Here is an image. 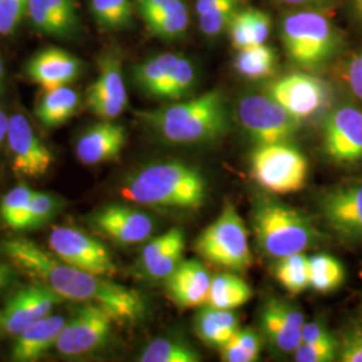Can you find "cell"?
I'll return each mask as SVG.
<instances>
[{
  "label": "cell",
  "instance_id": "6da1fadb",
  "mask_svg": "<svg viewBox=\"0 0 362 362\" xmlns=\"http://www.w3.org/2000/svg\"><path fill=\"white\" fill-rule=\"evenodd\" d=\"M0 250L19 270L50 287L58 296L101 306L116 322H134L146 311L143 296L137 290L67 264L28 239L4 240Z\"/></svg>",
  "mask_w": 362,
  "mask_h": 362
},
{
  "label": "cell",
  "instance_id": "7a4b0ae2",
  "mask_svg": "<svg viewBox=\"0 0 362 362\" xmlns=\"http://www.w3.org/2000/svg\"><path fill=\"white\" fill-rule=\"evenodd\" d=\"M137 116L156 137L175 146L216 143L231 130V113L219 89L140 112Z\"/></svg>",
  "mask_w": 362,
  "mask_h": 362
},
{
  "label": "cell",
  "instance_id": "3957f363",
  "mask_svg": "<svg viewBox=\"0 0 362 362\" xmlns=\"http://www.w3.org/2000/svg\"><path fill=\"white\" fill-rule=\"evenodd\" d=\"M121 194L134 204L188 214L204 206L208 184L196 167L181 161H161L129 176Z\"/></svg>",
  "mask_w": 362,
  "mask_h": 362
},
{
  "label": "cell",
  "instance_id": "277c9868",
  "mask_svg": "<svg viewBox=\"0 0 362 362\" xmlns=\"http://www.w3.org/2000/svg\"><path fill=\"white\" fill-rule=\"evenodd\" d=\"M251 224L257 245L269 258L302 254L322 240L308 215L272 197H259L255 202Z\"/></svg>",
  "mask_w": 362,
  "mask_h": 362
},
{
  "label": "cell",
  "instance_id": "5b68a950",
  "mask_svg": "<svg viewBox=\"0 0 362 362\" xmlns=\"http://www.w3.org/2000/svg\"><path fill=\"white\" fill-rule=\"evenodd\" d=\"M194 250L208 263L238 274L248 270L254 262L246 223L230 203L197 236Z\"/></svg>",
  "mask_w": 362,
  "mask_h": 362
},
{
  "label": "cell",
  "instance_id": "8992f818",
  "mask_svg": "<svg viewBox=\"0 0 362 362\" xmlns=\"http://www.w3.org/2000/svg\"><path fill=\"white\" fill-rule=\"evenodd\" d=\"M281 39L291 62L305 69L324 65L338 45L336 30L324 13L302 10L286 15Z\"/></svg>",
  "mask_w": 362,
  "mask_h": 362
},
{
  "label": "cell",
  "instance_id": "52a82bcc",
  "mask_svg": "<svg viewBox=\"0 0 362 362\" xmlns=\"http://www.w3.org/2000/svg\"><path fill=\"white\" fill-rule=\"evenodd\" d=\"M251 176L267 194L300 191L309 176V161L293 144L258 145L250 157Z\"/></svg>",
  "mask_w": 362,
  "mask_h": 362
},
{
  "label": "cell",
  "instance_id": "ba28073f",
  "mask_svg": "<svg viewBox=\"0 0 362 362\" xmlns=\"http://www.w3.org/2000/svg\"><path fill=\"white\" fill-rule=\"evenodd\" d=\"M132 77L148 97L176 103L194 91L197 70L185 55L163 52L133 66Z\"/></svg>",
  "mask_w": 362,
  "mask_h": 362
},
{
  "label": "cell",
  "instance_id": "9c48e42d",
  "mask_svg": "<svg viewBox=\"0 0 362 362\" xmlns=\"http://www.w3.org/2000/svg\"><path fill=\"white\" fill-rule=\"evenodd\" d=\"M238 119L255 146L291 144L302 124L267 94L245 95L238 105Z\"/></svg>",
  "mask_w": 362,
  "mask_h": 362
},
{
  "label": "cell",
  "instance_id": "30bf717a",
  "mask_svg": "<svg viewBox=\"0 0 362 362\" xmlns=\"http://www.w3.org/2000/svg\"><path fill=\"white\" fill-rule=\"evenodd\" d=\"M264 94L300 122L320 115L332 100L327 82L308 73H291L278 78L264 88Z\"/></svg>",
  "mask_w": 362,
  "mask_h": 362
},
{
  "label": "cell",
  "instance_id": "8fae6325",
  "mask_svg": "<svg viewBox=\"0 0 362 362\" xmlns=\"http://www.w3.org/2000/svg\"><path fill=\"white\" fill-rule=\"evenodd\" d=\"M49 247L57 258L81 270L109 276L117 267L109 250L98 239L74 227L58 226L49 233Z\"/></svg>",
  "mask_w": 362,
  "mask_h": 362
},
{
  "label": "cell",
  "instance_id": "7c38bea8",
  "mask_svg": "<svg viewBox=\"0 0 362 362\" xmlns=\"http://www.w3.org/2000/svg\"><path fill=\"white\" fill-rule=\"evenodd\" d=\"M115 322V318L101 306L82 303L74 317L66 322L54 348L67 357L90 354L107 342Z\"/></svg>",
  "mask_w": 362,
  "mask_h": 362
},
{
  "label": "cell",
  "instance_id": "4fadbf2b",
  "mask_svg": "<svg viewBox=\"0 0 362 362\" xmlns=\"http://www.w3.org/2000/svg\"><path fill=\"white\" fill-rule=\"evenodd\" d=\"M325 224L345 242L362 243V180L333 187L320 196Z\"/></svg>",
  "mask_w": 362,
  "mask_h": 362
},
{
  "label": "cell",
  "instance_id": "5bb4252c",
  "mask_svg": "<svg viewBox=\"0 0 362 362\" xmlns=\"http://www.w3.org/2000/svg\"><path fill=\"white\" fill-rule=\"evenodd\" d=\"M324 155L338 165L362 161V110L351 105L339 106L326 117L322 128Z\"/></svg>",
  "mask_w": 362,
  "mask_h": 362
},
{
  "label": "cell",
  "instance_id": "9a60e30c",
  "mask_svg": "<svg viewBox=\"0 0 362 362\" xmlns=\"http://www.w3.org/2000/svg\"><path fill=\"white\" fill-rule=\"evenodd\" d=\"M6 141L11 153L13 172L18 176L38 179L52 168V149L39 139L25 115L16 113L10 117Z\"/></svg>",
  "mask_w": 362,
  "mask_h": 362
},
{
  "label": "cell",
  "instance_id": "2e32d148",
  "mask_svg": "<svg viewBox=\"0 0 362 362\" xmlns=\"http://www.w3.org/2000/svg\"><path fill=\"white\" fill-rule=\"evenodd\" d=\"M98 65L100 73L88 89L86 104L95 116L104 121H113L127 110L129 104L119 52H105Z\"/></svg>",
  "mask_w": 362,
  "mask_h": 362
},
{
  "label": "cell",
  "instance_id": "e0dca14e",
  "mask_svg": "<svg viewBox=\"0 0 362 362\" xmlns=\"http://www.w3.org/2000/svg\"><path fill=\"white\" fill-rule=\"evenodd\" d=\"M62 300L65 299L43 284L23 287L7 300L0 327L10 336H18L28 325L50 315Z\"/></svg>",
  "mask_w": 362,
  "mask_h": 362
},
{
  "label": "cell",
  "instance_id": "ac0fdd59",
  "mask_svg": "<svg viewBox=\"0 0 362 362\" xmlns=\"http://www.w3.org/2000/svg\"><path fill=\"white\" fill-rule=\"evenodd\" d=\"M305 314L282 299H270L260 311V329L272 349L281 354H294L302 342Z\"/></svg>",
  "mask_w": 362,
  "mask_h": 362
},
{
  "label": "cell",
  "instance_id": "d6986e66",
  "mask_svg": "<svg viewBox=\"0 0 362 362\" xmlns=\"http://www.w3.org/2000/svg\"><path fill=\"white\" fill-rule=\"evenodd\" d=\"M91 220L100 233L122 246L146 242L155 231V220L151 215L124 204L101 208Z\"/></svg>",
  "mask_w": 362,
  "mask_h": 362
},
{
  "label": "cell",
  "instance_id": "ffe728a7",
  "mask_svg": "<svg viewBox=\"0 0 362 362\" xmlns=\"http://www.w3.org/2000/svg\"><path fill=\"white\" fill-rule=\"evenodd\" d=\"M82 69V61L71 52L49 47L37 52L27 62L26 74L43 90H50L77 81Z\"/></svg>",
  "mask_w": 362,
  "mask_h": 362
},
{
  "label": "cell",
  "instance_id": "44dd1931",
  "mask_svg": "<svg viewBox=\"0 0 362 362\" xmlns=\"http://www.w3.org/2000/svg\"><path fill=\"white\" fill-rule=\"evenodd\" d=\"M26 19L40 35L70 38L79 28L77 0H28Z\"/></svg>",
  "mask_w": 362,
  "mask_h": 362
},
{
  "label": "cell",
  "instance_id": "7402d4cb",
  "mask_svg": "<svg viewBox=\"0 0 362 362\" xmlns=\"http://www.w3.org/2000/svg\"><path fill=\"white\" fill-rule=\"evenodd\" d=\"M212 276L199 259L182 260L165 281L169 299L180 309H199L207 303Z\"/></svg>",
  "mask_w": 362,
  "mask_h": 362
},
{
  "label": "cell",
  "instance_id": "603a6c76",
  "mask_svg": "<svg viewBox=\"0 0 362 362\" xmlns=\"http://www.w3.org/2000/svg\"><path fill=\"white\" fill-rule=\"evenodd\" d=\"M127 144V130L113 121H104L85 130L76 145V155L83 165H98L116 160Z\"/></svg>",
  "mask_w": 362,
  "mask_h": 362
},
{
  "label": "cell",
  "instance_id": "cb8c5ba5",
  "mask_svg": "<svg viewBox=\"0 0 362 362\" xmlns=\"http://www.w3.org/2000/svg\"><path fill=\"white\" fill-rule=\"evenodd\" d=\"M67 321L62 315L50 314L34 324L28 325L18 336H15L11 358L16 362L37 361L47 350L55 346V342Z\"/></svg>",
  "mask_w": 362,
  "mask_h": 362
},
{
  "label": "cell",
  "instance_id": "d4e9b609",
  "mask_svg": "<svg viewBox=\"0 0 362 362\" xmlns=\"http://www.w3.org/2000/svg\"><path fill=\"white\" fill-rule=\"evenodd\" d=\"M240 329V320L233 310L216 309L204 305L194 318V334L211 348L220 349Z\"/></svg>",
  "mask_w": 362,
  "mask_h": 362
},
{
  "label": "cell",
  "instance_id": "484cf974",
  "mask_svg": "<svg viewBox=\"0 0 362 362\" xmlns=\"http://www.w3.org/2000/svg\"><path fill=\"white\" fill-rule=\"evenodd\" d=\"M81 106V97L77 90L67 86H59L43 90L35 106V116L47 128H57L66 124L74 116Z\"/></svg>",
  "mask_w": 362,
  "mask_h": 362
},
{
  "label": "cell",
  "instance_id": "4316f807",
  "mask_svg": "<svg viewBox=\"0 0 362 362\" xmlns=\"http://www.w3.org/2000/svg\"><path fill=\"white\" fill-rule=\"evenodd\" d=\"M228 33L236 50L266 43L272 33V16L259 8L242 7L233 16Z\"/></svg>",
  "mask_w": 362,
  "mask_h": 362
},
{
  "label": "cell",
  "instance_id": "83f0119b",
  "mask_svg": "<svg viewBox=\"0 0 362 362\" xmlns=\"http://www.w3.org/2000/svg\"><path fill=\"white\" fill-rule=\"evenodd\" d=\"M141 19L152 35L163 40H177L188 31L189 10L185 0H169Z\"/></svg>",
  "mask_w": 362,
  "mask_h": 362
},
{
  "label": "cell",
  "instance_id": "f1b7e54d",
  "mask_svg": "<svg viewBox=\"0 0 362 362\" xmlns=\"http://www.w3.org/2000/svg\"><path fill=\"white\" fill-rule=\"evenodd\" d=\"M252 298V290L238 272H224L212 278L208 293V306L235 310L242 308Z\"/></svg>",
  "mask_w": 362,
  "mask_h": 362
},
{
  "label": "cell",
  "instance_id": "f546056e",
  "mask_svg": "<svg viewBox=\"0 0 362 362\" xmlns=\"http://www.w3.org/2000/svg\"><path fill=\"white\" fill-rule=\"evenodd\" d=\"M233 67L239 76L247 79L272 77L276 70V52L266 43L236 50Z\"/></svg>",
  "mask_w": 362,
  "mask_h": 362
},
{
  "label": "cell",
  "instance_id": "4dcf8cb0",
  "mask_svg": "<svg viewBox=\"0 0 362 362\" xmlns=\"http://www.w3.org/2000/svg\"><path fill=\"white\" fill-rule=\"evenodd\" d=\"M141 362H200L202 354L194 346L179 338H157L146 345Z\"/></svg>",
  "mask_w": 362,
  "mask_h": 362
},
{
  "label": "cell",
  "instance_id": "1f68e13d",
  "mask_svg": "<svg viewBox=\"0 0 362 362\" xmlns=\"http://www.w3.org/2000/svg\"><path fill=\"white\" fill-rule=\"evenodd\" d=\"M310 288L326 294L341 287L345 282V269L338 259L327 254H315L309 257Z\"/></svg>",
  "mask_w": 362,
  "mask_h": 362
},
{
  "label": "cell",
  "instance_id": "d6a6232c",
  "mask_svg": "<svg viewBox=\"0 0 362 362\" xmlns=\"http://www.w3.org/2000/svg\"><path fill=\"white\" fill-rule=\"evenodd\" d=\"M94 22L104 30H124L133 23L134 0H89Z\"/></svg>",
  "mask_w": 362,
  "mask_h": 362
},
{
  "label": "cell",
  "instance_id": "836d02e7",
  "mask_svg": "<svg viewBox=\"0 0 362 362\" xmlns=\"http://www.w3.org/2000/svg\"><path fill=\"white\" fill-rule=\"evenodd\" d=\"M274 274L276 281L290 294L297 296L310 287L309 278V257L294 254L286 258L278 259Z\"/></svg>",
  "mask_w": 362,
  "mask_h": 362
},
{
  "label": "cell",
  "instance_id": "e575fe53",
  "mask_svg": "<svg viewBox=\"0 0 362 362\" xmlns=\"http://www.w3.org/2000/svg\"><path fill=\"white\" fill-rule=\"evenodd\" d=\"M64 208V200L58 194L34 192L21 231H31L47 224Z\"/></svg>",
  "mask_w": 362,
  "mask_h": 362
},
{
  "label": "cell",
  "instance_id": "d590c367",
  "mask_svg": "<svg viewBox=\"0 0 362 362\" xmlns=\"http://www.w3.org/2000/svg\"><path fill=\"white\" fill-rule=\"evenodd\" d=\"M185 250V233H181L163 252H160L155 259L144 264L143 272L152 281L165 282L173 272L179 267Z\"/></svg>",
  "mask_w": 362,
  "mask_h": 362
},
{
  "label": "cell",
  "instance_id": "8d00e7d4",
  "mask_svg": "<svg viewBox=\"0 0 362 362\" xmlns=\"http://www.w3.org/2000/svg\"><path fill=\"white\" fill-rule=\"evenodd\" d=\"M33 194L34 191H31L26 184H19L4 194L0 203V216L8 228L21 231Z\"/></svg>",
  "mask_w": 362,
  "mask_h": 362
},
{
  "label": "cell",
  "instance_id": "74e56055",
  "mask_svg": "<svg viewBox=\"0 0 362 362\" xmlns=\"http://www.w3.org/2000/svg\"><path fill=\"white\" fill-rule=\"evenodd\" d=\"M246 0H227L212 11L197 16L199 27L203 35L218 38L226 33L233 22V16L245 6Z\"/></svg>",
  "mask_w": 362,
  "mask_h": 362
},
{
  "label": "cell",
  "instance_id": "f35d334b",
  "mask_svg": "<svg viewBox=\"0 0 362 362\" xmlns=\"http://www.w3.org/2000/svg\"><path fill=\"white\" fill-rule=\"evenodd\" d=\"M338 339L337 361L362 362V318L350 321Z\"/></svg>",
  "mask_w": 362,
  "mask_h": 362
},
{
  "label": "cell",
  "instance_id": "ab89813d",
  "mask_svg": "<svg viewBox=\"0 0 362 362\" xmlns=\"http://www.w3.org/2000/svg\"><path fill=\"white\" fill-rule=\"evenodd\" d=\"M28 0H0V35H13L26 19Z\"/></svg>",
  "mask_w": 362,
  "mask_h": 362
},
{
  "label": "cell",
  "instance_id": "60d3db41",
  "mask_svg": "<svg viewBox=\"0 0 362 362\" xmlns=\"http://www.w3.org/2000/svg\"><path fill=\"white\" fill-rule=\"evenodd\" d=\"M338 357V339L329 342L308 344L300 342L294 351L297 362H333Z\"/></svg>",
  "mask_w": 362,
  "mask_h": 362
},
{
  "label": "cell",
  "instance_id": "b9f144b4",
  "mask_svg": "<svg viewBox=\"0 0 362 362\" xmlns=\"http://www.w3.org/2000/svg\"><path fill=\"white\" fill-rule=\"evenodd\" d=\"M233 341L240 345L247 353L254 358V361H258L260 358V350H262V337L252 329H239L236 334L233 337Z\"/></svg>",
  "mask_w": 362,
  "mask_h": 362
},
{
  "label": "cell",
  "instance_id": "7bdbcfd3",
  "mask_svg": "<svg viewBox=\"0 0 362 362\" xmlns=\"http://www.w3.org/2000/svg\"><path fill=\"white\" fill-rule=\"evenodd\" d=\"M337 337L329 330V327L320 321L306 322L302 327V342L318 344L336 341Z\"/></svg>",
  "mask_w": 362,
  "mask_h": 362
},
{
  "label": "cell",
  "instance_id": "ee69618b",
  "mask_svg": "<svg viewBox=\"0 0 362 362\" xmlns=\"http://www.w3.org/2000/svg\"><path fill=\"white\" fill-rule=\"evenodd\" d=\"M346 78L351 93L362 100V52L350 61Z\"/></svg>",
  "mask_w": 362,
  "mask_h": 362
},
{
  "label": "cell",
  "instance_id": "f6af8a7d",
  "mask_svg": "<svg viewBox=\"0 0 362 362\" xmlns=\"http://www.w3.org/2000/svg\"><path fill=\"white\" fill-rule=\"evenodd\" d=\"M221 360L224 362H254V358L238 345L233 338L219 349Z\"/></svg>",
  "mask_w": 362,
  "mask_h": 362
},
{
  "label": "cell",
  "instance_id": "bcb514c9",
  "mask_svg": "<svg viewBox=\"0 0 362 362\" xmlns=\"http://www.w3.org/2000/svg\"><path fill=\"white\" fill-rule=\"evenodd\" d=\"M169 0H134L136 11H139V15L144 18L149 13H155L161 6L168 3Z\"/></svg>",
  "mask_w": 362,
  "mask_h": 362
},
{
  "label": "cell",
  "instance_id": "7dc6e473",
  "mask_svg": "<svg viewBox=\"0 0 362 362\" xmlns=\"http://www.w3.org/2000/svg\"><path fill=\"white\" fill-rule=\"evenodd\" d=\"M226 1L227 0H196V13L200 16L203 13H209Z\"/></svg>",
  "mask_w": 362,
  "mask_h": 362
},
{
  "label": "cell",
  "instance_id": "c3c4849f",
  "mask_svg": "<svg viewBox=\"0 0 362 362\" xmlns=\"http://www.w3.org/2000/svg\"><path fill=\"white\" fill-rule=\"evenodd\" d=\"M281 4L293 6V7H306V6H315L320 3H324L326 0H275Z\"/></svg>",
  "mask_w": 362,
  "mask_h": 362
},
{
  "label": "cell",
  "instance_id": "681fc988",
  "mask_svg": "<svg viewBox=\"0 0 362 362\" xmlns=\"http://www.w3.org/2000/svg\"><path fill=\"white\" fill-rule=\"evenodd\" d=\"M8 124H10V117L7 116V115L0 109V146H1V144L4 143L6 139H7Z\"/></svg>",
  "mask_w": 362,
  "mask_h": 362
},
{
  "label": "cell",
  "instance_id": "f907efd6",
  "mask_svg": "<svg viewBox=\"0 0 362 362\" xmlns=\"http://www.w3.org/2000/svg\"><path fill=\"white\" fill-rule=\"evenodd\" d=\"M11 274H13V272H11V269L8 266L3 272H0V288H3L4 286L10 282Z\"/></svg>",
  "mask_w": 362,
  "mask_h": 362
},
{
  "label": "cell",
  "instance_id": "816d5d0a",
  "mask_svg": "<svg viewBox=\"0 0 362 362\" xmlns=\"http://www.w3.org/2000/svg\"><path fill=\"white\" fill-rule=\"evenodd\" d=\"M354 1V7L357 10V13L362 18V0H353Z\"/></svg>",
  "mask_w": 362,
  "mask_h": 362
},
{
  "label": "cell",
  "instance_id": "f5cc1de1",
  "mask_svg": "<svg viewBox=\"0 0 362 362\" xmlns=\"http://www.w3.org/2000/svg\"><path fill=\"white\" fill-rule=\"evenodd\" d=\"M3 78H4V64H3V59L0 55V82L3 81Z\"/></svg>",
  "mask_w": 362,
  "mask_h": 362
},
{
  "label": "cell",
  "instance_id": "db71d44e",
  "mask_svg": "<svg viewBox=\"0 0 362 362\" xmlns=\"http://www.w3.org/2000/svg\"><path fill=\"white\" fill-rule=\"evenodd\" d=\"M6 267H7V266H4V264H0V272H3Z\"/></svg>",
  "mask_w": 362,
  "mask_h": 362
},
{
  "label": "cell",
  "instance_id": "11a10c76",
  "mask_svg": "<svg viewBox=\"0 0 362 362\" xmlns=\"http://www.w3.org/2000/svg\"><path fill=\"white\" fill-rule=\"evenodd\" d=\"M1 89H3V88H1V82H0V97H1Z\"/></svg>",
  "mask_w": 362,
  "mask_h": 362
},
{
  "label": "cell",
  "instance_id": "9f6ffc18",
  "mask_svg": "<svg viewBox=\"0 0 362 362\" xmlns=\"http://www.w3.org/2000/svg\"><path fill=\"white\" fill-rule=\"evenodd\" d=\"M0 320H1V311H0Z\"/></svg>",
  "mask_w": 362,
  "mask_h": 362
}]
</instances>
